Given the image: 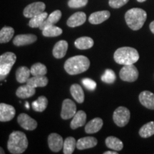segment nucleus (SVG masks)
Returning <instances> with one entry per match:
<instances>
[{
	"instance_id": "obj_20",
	"label": "nucleus",
	"mask_w": 154,
	"mask_h": 154,
	"mask_svg": "<svg viewBox=\"0 0 154 154\" xmlns=\"http://www.w3.org/2000/svg\"><path fill=\"white\" fill-rule=\"evenodd\" d=\"M103 120L100 118H95L87 123L85 126V131L86 134H91L99 131L103 126Z\"/></svg>"
},
{
	"instance_id": "obj_5",
	"label": "nucleus",
	"mask_w": 154,
	"mask_h": 154,
	"mask_svg": "<svg viewBox=\"0 0 154 154\" xmlns=\"http://www.w3.org/2000/svg\"><path fill=\"white\" fill-rule=\"evenodd\" d=\"M16 60V55L12 52H6L0 56V79L3 80L7 77Z\"/></svg>"
},
{
	"instance_id": "obj_2",
	"label": "nucleus",
	"mask_w": 154,
	"mask_h": 154,
	"mask_svg": "<svg viewBox=\"0 0 154 154\" xmlns=\"http://www.w3.org/2000/svg\"><path fill=\"white\" fill-rule=\"evenodd\" d=\"M27 147L28 140L24 133L19 131H15L11 133L7 142V149L11 153H23Z\"/></svg>"
},
{
	"instance_id": "obj_36",
	"label": "nucleus",
	"mask_w": 154,
	"mask_h": 154,
	"mask_svg": "<svg viewBox=\"0 0 154 154\" xmlns=\"http://www.w3.org/2000/svg\"><path fill=\"white\" fill-rule=\"evenodd\" d=\"M88 0H69L68 6L70 8H81L87 5Z\"/></svg>"
},
{
	"instance_id": "obj_25",
	"label": "nucleus",
	"mask_w": 154,
	"mask_h": 154,
	"mask_svg": "<svg viewBox=\"0 0 154 154\" xmlns=\"http://www.w3.org/2000/svg\"><path fill=\"white\" fill-rule=\"evenodd\" d=\"M106 145L109 149H112L113 151H119L124 148V143L119 138L114 136H109L106 139Z\"/></svg>"
},
{
	"instance_id": "obj_32",
	"label": "nucleus",
	"mask_w": 154,
	"mask_h": 154,
	"mask_svg": "<svg viewBox=\"0 0 154 154\" xmlns=\"http://www.w3.org/2000/svg\"><path fill=\"white\" fill-rule=\"evenodd\" d=\"M47 17L48 14L47 12H45V11H44V12L41 13V14L31 18L29 22V26L32 28H39L40 26L43 24Z\"/></svg>"
},
{
	"instance_id": "obj_15",
	"label": "nucleus",
	"mask_w": 154,
	"mask_h": 154,
	"mask_svg": "<svg viewBox=\"0 0 154 154\" xmlns=\"http://www.w3.org/2000/svg\"><path fill=\"white\" fill-rule=\"evenodd\" d=\"M138 99L143 106L154 110V94L149 91H143L139 94Z\"/></svg>"
},
{
	"instance_id": "obj_7",
	"label": "nucleus",
	"mask_w": 154,
	"mask_h": 154,
	"mask_svg": "<svg viewBox=\"0 0 154 154\" xmlns=\"http://www.w3.org/2000/svg\"><path fill=\"white\" fill-rule=\"evenodd\" d=\"M138 71L134 64L125 65L119 72L121 79L126 82H134L138 79Z\"/></svg>"
},
{
	"instance_id": "obj_34",
	"label": "nucleus",
	"mask_w": 154,
	"mask_h": 154,
	"mask_svg": "<svg viewBox=\"0 0 154 154\" xmlns=\"http://www.w3.org/2000/svg\"><path fill=\"white\" fill-rule=\"evenodd\" d=\"M31 74L32 76H45L47 73V69L42 63H36L31 67Z\"/></svg>"
},
{
	"instance_id": "obj_22",
	"label": "nucleus",
	"mask_w": 154,
	"mask_h": 154,
	"mask_svg": "<svg viewBox=\"0 0 154 154\" xmlns=\"http://www.w3.org/2000/svg\"><path fill=\"white\" fill-rule=\"evenodd\" d=\"M49 80L45 76H33L27 81L26 84L34 88L44 87L47 85Z\"/></svg>"
},
{
	"instance_id": "obj_33",
	"label": "nucleus",
	"mask_w": 154,
	"mask_h": 154,
	"mask_svg": "<svg viewBox=\"0 0 154 154\" xmlns=\"http://www.w3.org/2000/svg\"><path fill=\"white\" fill-rule=\"evenodd\" d=\"M76 140L74 137L66 138L63 142V153L64 154H72L74 153L75 148L76 147Z\"/></svg>"
},
{
	"instance_id": "obj_41",
	"label": "nucleus",
	"mask_w": 154,
	"mask_h": 154,
	"mask_svg": "<svg viewBox=\"0 0 154 154\" xmlns=\"http://www.w3.org/2000/svg\"><path fill=\"white\" fill-rule=\"evenodd\" d=\"M1 149V152H0V153H1V154H5V152L4 151V150L2 149V148H1V149Z\"/></svg>"
},
{
	"instance_id": "obj_27",
	"label": "nucleus",
	"mask_w": 154,
	"mask_h": 154,
	"mask_svg": "<svg viewBox=\"0 0 154 154\" xmlns=\"http://www.w3.org/2000/svg\"><path fill=\"white\" fill-rule=\"evenodd\" d=\"M31 70L26 66H20L16 71V79L19 83H26L30 78Z\"/></svg>"
},
{
	"instance_id": "obj_24",
	"label": "nucleus",
	"mask_w": 154,
	"mask_h": 154,
	"mask_svg": "<svg viewBox=\"0 0 154 154\" xmlns=\"http://www.w3.org/2000/svg\"><path fill=\"white\" fill-rule=\"evenodd\" d=\"M71 94L74 100L79 103H82L84 101V92L83 88L79 84H74L70 88Z\"/></svg>"
},
{
	"instance_id": "obj_12",
	"label": "nucleus",
	"mask_w": 154,
	"mask_h": 154,
	"mask_svg": "<svg viewBox=\"0 0 154 154\" xmlns=\"http://www.w3.org/2000/svg\"><path fill=\"white\" fill-rule=\"evenodd\" d=\"M16 111L14 107L7 103H0V121L7 122L14 119Z\"/></svg>"
},
{
	"instance_id": "obj_11",
	"label": "nucleus",
	"mask_w": 154,
	"mask_h": 154,
	"mask_svg": "<svg viewBox=\"0 0 154 154\" xmlns=\"http://www.w3.org/2000/svg\"><path fill=\"white\" fill-rule=\"evenodd\" d=\"M63 138L59 134L52 133L48 137V144H49V149L51 151L57 152L60 151L63 147Z\"/></svg>"
},
{
	"instance_id": "obj_19",
	"label": "nucleus",
	"mask_w": 154,
	"mask_h": 154,
	"mask_svg": "<svg viewBox=\"0 0 154 154\" xmlns=\"http://www.w3.org/2000/svg\"><path fill=\"white\" fill-rule=\"evenodd\" d=\"M36 93V88L32 87L29 84L19 86L16 91V95L19 98L22 99H28V98L33 96Z\"/></svg>"
},
{
	"instance_id": "obj_16",
	"label": "nucleus",
	"mask_w": 154,
	"mask_h": 154,
	"mask_svg": "<svg viewBox=\"0 0 154 154\" xmlns=\"http://www.w3.org/2000/svg\"><path fill=\"white\" fill-rule=\"evenodd\" d=\"M110 11L107 10L96 11L90 15L88 21L92 24H99L107 20L110 17Z\"/></svg>"
},
{
	"instance_id": "obj_37",
	"label": "nucleus",
	"mask_w": 154,
	"mask_h": 154,
	"mask_svg": "<svg viewBox=\"0 0 154 154\" xmlns=\"http://www.w3.org/2000/svg\"><path fill=\"white\" fill-rule=\"evenodd\" d=\"M128 1L129 0H109V6L113 9H119L126 5Z\"/></svg>"
},
{
	"instance_id": "obj_39",
	"label": "nucleus",
	"mask_w": 154,
	"mask_h": 154,
	"mask_svg": "<svg viewBox=\"0 0 154 154\" xmlns=\"http://www.w3.org/2000/svg\"><path fill=\"white\" fill-rule=\"evenodd\" d=\"M149 28H150V30L151 31V32L154 34V21H153L151 24L149 25Z\"/></svg>"
},
{
	"instance_id": "obj_14",
	"label": "nucleus",
	"mask_w": 154,
	"mask_h": 154,
	"mask_svg": "<svg viewBox=\"0 0 154 154\" xmlns=\"http://www.w3.org/2000/svg\"><path fill=\"white\" fill-rule=\"evenodd\" d=\"M86 20V15L82 11H78L72 14L67 20L66 24L69 27H76L84 24Z\"/></svg>"
},
{
	"instance_id": "obj_35",
	"label": "nucleus",
	"mask_w": 154,
	"mask_h": 154,
	"mask_svg": "<svg viewBox=\"0 0 154 154\" xmlns=\"http://www.w3.org/2000/svg\"><path fill=\"white\" fill-rule=\"evenodd\" d=\"M116 79L115 72L111 69H108L105 71L104 74L101 76V81L106 84H113Z\"/></svg>"
},
{
	"instance_id": "obj_28",
	"label": "nucleus",
	"mask_w": 154,
	"mask_h": 154,
	"mask_svg": "<svg viewBox=\"0 0 154 154\" xmlns=\"http://www.w3.org/2000/svg\"><path fill=\"white\" fill-rule=\"evenodd\" d=\"M48 106V100L44 96H41L37 100L32 102V107L34 111L37 112H43Z\"/></svg>"
},
{
	"instance_id": "obj_4",
	"label": "nucleus",
	"mask_w": 154,
	"mask_h": 154,
	"mask_svg": "<svg viewBox=\"0 0 154 154\" xmlns=\"http://www.w3.org/2000/svg\"><path fill=\"white\" fill-rule=\"evenodd\" d=\"M147 19L146 11L140 8H133L126 11L125 20L128 27L134 31L139 30L143 27Z\"/></svg>"
},
{
	"instance_id": "obj_8",
	"label": "nucleus",
	"mask_w": 154,
	"mask_h": 154,
	"mask_svg": "<svg viewBox=\"0 0 154 154\" xmlns=\"http://www.w3.org/2000/svg\"><path fill=\"white\" fill-rule=\"evenodd\" d=\"M46 9V5L44 2H34L26 6L24 9V16L26 18H32L36 15L44 12Z\"/></svg>"
},
{
	"instance_id": "obj_42",
	"label": "nucleus",
	"mask_w": 154,
	"mask_h": 154,
	"mask_svg": "<svg viewBox=\"0 0 154 154\" xmlns=\"http://www.w3.org/2000/svg\"><path fill=\"white\" fill-rule=\"evenodd\" d=\"M26 108H27L28 109H29V103H28V102H26Z\"/></svg>"
},
{
	"instance_id": "obj_3",
	"label": "nucleus",
	"mask_w": 154,
	"mask_h": 154,
	"mask_svg": "<svg viewBox=\"0 0 154 154\" xmlns=\"http://www.w3.org/2000/svg\"><path fill=\"white\" fill-rule=\"evenodd\" d=\"M114 61L119 64H134L139 59V54L136 49L129 47H121L117 49L113 54Z\"/></svg>"
},
{
	"instance_id": "obj_31",
	"label": "nucleus",
	"mask_w": 154,
	"mask_h": 154,
	"mask_svg": "<svg viewBox=\"0 0 154 154\" xmlns=\"http://www.w3.org/2000/svg\"><path fill=\"white\" fill-rule=\"evenodd\" d=\"M62 32L63 31L61 28L56 26L54 25L46 26L42 30V34L46 37H55V36H60Z\"/></svg>"
},
{
	"instance_id": "obj_9",
	"label": "nucleus",
	"mask_w": 154,
	"mask_h": 154,
	"mask_svg": "<svg viewBox=\"0 0 154 154\" xmlns=\"http://www.w3.org/2000/svg\"><path fill=\"white\" fill-rule=\"evenodd\" d=\"M76 112V106L74 101L69 99L63 100L61 112V118L64 120L72 119Z\"/></svg>"
},
{
	"instance_id": "obj_1",
	"label": "nucleus",
	"mask_w": 154,
	"mask_h": 154,
	"mask_svg": "<svg viewBox=\"0 0 154 154\" xmlns=\"http://www.w3.org/2000/svg\"><path fill=\"white\" fill-rule=\"evenodd\" d=\"M90 66V61L85 56L79 55L69 58L64 63L65 71L70 75L85 72Z\"/></svg>"
},
{
	"instance_id": "obj_13",
	"label": "nucleus",
	"mask_w": 154,
	"mask_h": 154,
	"mask_svg": "<svg viewBox=\"0 0 154 154\" xmlns=\"http://www.w3.org/2000/svg\"><path fill=\"white\" fill-rule=\"evenodd\" d=\"M36 40H37V37L34 34H19L14 38L13 44L17 47H22V46L33 44Z\"/></svg>"
},
{
	"instance_id": "obj_23",
	"label": "nucleus",
	"mask_w": 154,
	"mask_h": 154,
	"mask_svg": "<svg viewBox=\"0 0 154 154\" xmlns=\"http://www.w3.org/2000/svg\"><path fill=\"white\" fill-rule=\"evenodd\" d=\"M61 17V11L60 10H56L53 11L52 13H51L46 20L44 21L43 24H42L41 26H40L39 29L42 31L44 29L46 26H50V25H54L56 23H57L60 20Z\"/></svg>"
},
{
	"instance_id": "obj_40",
	"label": "nucleus",
	"mask_w": 154,
	"mask_h": 154,
	"mask_svg": "<svg viewBox=\"0 0 154 154\" xmlns=\"http://www.w3.org/2000/svg\"><path fill=\"white\" fill-rule=\"evenodd\" d=\"M103 154H118V152L116 151H105Z\"/></svg>"
},
{
	"instance_id": "obj_29",
	"label": "nucleus",
	"mask_w": 154,
	"mask_h": 154,
	"mask_svg": "<svg viewBox=\"0 0 154 154\" xmlns=\"http://www.w3.org/2000/svg\"><path fill=\"white\" fill-rule=\"evenodd\" d=\"M14 29L11 26H5L0 31V43H7L12 38Z\"/></svg>"
},
{
	"instance_id": "obj_6",
	"label": "nucleus",
	"mask_w": 154,
	"mask_h": 154,
	"mask_svg": "<svg viewBox=\"0 0 154 154\" xmlns=\"http://www.w3.org/2000/svg\"><path fill=\"white\" fill-rule=\"evenodd\" d=\"M130 111L124 106H119L116 109L113 114V120L117 126L124 127L129 122Z\"/></svg>"
},
{
	"instance_id": "obj_26",
	"label": "nucleus",
	"mask_w": 154,
	"mask_h": 154,
	"mask_svg": "<svg viewBox=\"0 0 154 154\" xmlns=\"http://www.w3.org/2000/svg\"><path fill=\"white\" fill-rule=\"evenodd\" d=\"M75 47L79 49H88L94 46V40L88 36H82L75 41Z\"/></svg>"
},
{
	"instance_id": "obj_30",
	"label": "nucleus",
	"mask_w": 154,
	"mask_h": 154,
	"mask_svg": "<svg viewBox=\"0 0 154 154\" xmlns=\"http://www.w3.org/2000/svg\"><path fill=\"white\" fill-rule=\"evenodd\" d=\"M140 137L147 138L154 135V121H150L144 124L139 130Z\"/></svg>"
},
{
	"instance_id": "obj_21",
	"label": "nucleus",
	"mask_w": 154,
	"mask_h": 154,
	"mask_svg": "<svg viewBox=\"0 0 154 154\" xmlns=\"http://www.w3.org/2000/svg\"><path fill=\"white\" fill-rule=\"evenodd\" d=\"M86 121V114L84 111H79L76 113L70 124V127L72 129H76L85 125Z\"/></svg>"
},
{
	"instance_id": "obj_38",
	"label": "nucleus",
	"mask_w": 154,
	"mask_h": 154,
	"mask_svg": "<svg viewBox=\"0 0 154 154\" xmlns=\"http://www.w3.org/2000/svg\"><path fill=\"white\" fill-rule=\"evenodd\" d=\"M82 83L84 86L88 90L93 91L96 87V83L94 82V80L91 79L85 78L82 80Z\"/></svg>"
},
{
	"instance_id": "obj_43",
	"label": "nucleus",
	"mask_w": 154,
	"mask_h": 154,
	"mask_svg": "<svg viewBox=\"0 0 154 154\" xmlns=\"http://www.w3.org/2000/svg\"><path fill=\"white\" fill-rule=\"evenodd\" d=\"M146 1V0H137V2H144Z\"/></svg>"
},
{
	"instance_id": "obj_10",
	"label": "nucleus",
	"mask_w": 154,
	"mask_h": 154,
	"mask_svg": "<svg viewBox=\"0 0 154 154\" xmlns=\"http://www.w3.org/2000/svg\"><path fill=\"white\" fill-rule=\"evenodd\" d=\"M17 121H18L21 127L27 131H33L36 129L38 126L36 121L24 113L19 115L18 118H17Z\"/></svg>"
},
{
	"instance_id": "obj_18",
	"label": "nucleus",
	"mask_w": 154,
	"mask_h": 154,
	"mask_svg": "<svg viewBox=\"0 0 154 154\" xmlns=\"http://www.w3.org/2000/svg\"><path fill=\"white\" fill-rule=\"evenodd\" d=\"M68 49V42L61 40L55 44L53 49V56L56 59H62L66 55Z\"/></svg>"
},
{
	"instance_id": "obj_17",
	"label": "nucleus",
	"mask_w": 154,
	"mask_h": 154,
	"mask_svg": "<svg viewBox=\"0 0 154 154\" xmlns=\"http://www.w3.org/2000/svg\"><path fill=\"white\" fill-rule=\"evenodd\" d=\"M98 140L96 138L92 136H86V137L81 138L77 140L76 148L79 150H84L94 148L97 145Z\"/></svg>"
}]
</instances>
